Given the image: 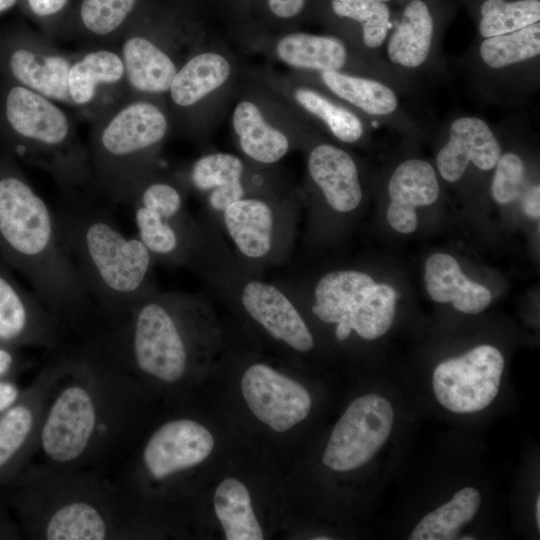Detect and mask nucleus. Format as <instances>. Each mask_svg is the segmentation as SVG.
<instances>
[{
  "instance_id": "obj_1",
  "label": "nucleus",
  "mask_w": 540,
  "mask_h": 540,
  "mask_svg": "<svg viewBox=\"0 0 540 540\" xmlns=\"http://www.w3.org/2000/svg\"><path fill=\"white\" fill-rule=\"evenodd\" d=\"M0 257L31 284L40 302L57 312L85 305L83 289L63 243L55 212L18 162L0 152Z\"/></svg>"
},
{
  "instance_id": "obj_2",
  "label": "nucleus",
  "mask_w": 540,
  "mask_h": 540,
  "mask_svg": "<svg viewBox=\"0 0 540 540\" xmlns=\"http://www.w3.org/2000/svg\"><path fill=\"white\" fill-rule=\"evenodd\" d=\"M90 197L66 198L55 212L61 237L88 297L125 313L155 286V261L137 235L124 234L108 209Z\"/></svg>"
},
{
  "instance_id": "obj_3",
  "label": "nucleus",
  "mask_w": 540,
  "mask_h": 540,
  "mask_svg": "<svg viewBox=\"0 0 540 540\" xmlns=\"http://www.w3.org/2000/svg\"><path fill=\"white\" fill-rule=\"evenodd\" d=\"M0 152L49 174L66 198L93 195L87 145L67 108L0 75Z\"/></svg>"
},
{
  "instance_id": "obj_4",
  "label": "nucleus",
  "mask_w": 540,
  "mask_h": 540,
  "mask_svg": "<svg viewBox=\"0 0 540 540\" xmlns=\"http://www.w3.org/2000/svg\"><path fill=\"white\" fill-rule=\"evenodd\" d=\"M172 134L166 105L145 97H130L90 122L93 194L129 205L138 188L161 168V154Z\"/></svg>"
},
{
  "instance_id": "obj_5",
  "label": "nucleus",
  "mask_w": 540,
  "mask_h": 540,
  "mask_svg": "<svg viewBox=\"0 0 540 540\" xmlns=\"http://www.w3.org/2000/svg\"><path fill=\"white\" fill-rule=\"evenodd\" d=\"M214 15L197 0H142L118 42L130 95L165 104L181 64L213 33Z\"/></svg>"
},
{
  "instance_id": "obj_6",
  "label": "nucleus",
  "mask_w": 540,
  "mask_h": 540,
  "mask_svg": "<svg viewBox=\"0 0 540 540\" xmlns=\"http://www.w3.org/2000/svg\"><path fill=\"white\" fill-rule=\"evenodd\" d=\"M246 69L237 51L214 32L195 47L165 96L173 134L206 141L229 114Z\"/></svg>"
},
{
  "instance_id": "obj_7",
  "label": "nucleus",
  "mask_w": 540,
  "mask_h": 540,
  "mask_svg": "<svg viewBox=\"0 0 540 540\" xmlns=\"http://www.w3.org/2000/svg\"><path fill=\"white\" fill-rule=\"evenodd\" d=\"M191 267L216 296L234 301L276 341L299 352L313 348V336L292 298L281 286L245 268L211 224L204 223L202 242Z\"/></svg>"
},
{
  "instance_id": "obj_8",
  "label": "nucleus",
  "mask_w": 540,
  "mask_h": 540,
  "mask_svg": "<svg viewBox=\"0 0 540 540\" xmlns=\"http://www.w3.org/2000/svg\"><path fill=\"white\" fill-rule=\"evenodd\" d=\"M189 188L178 171L162 168L136 191L129 205L133 209L137 237L155 263L190 266L203 237L202 223L186 210Z\"/></svg>"
},
{
  "instance_id": "obj_9",
  "label": "nucleus",
  "mask_w": 540,
  "mask_h": 540,
  "mask_svg": "<svg viewBox=\"0 0 540 540\" xmlns=\"http://www.w3.org/2000/svg\"><path fill=\"white\" fill-rule=\"evenodd\" d=\"M231 134L240 155L260 166H276L311 139L309 122L246 69L229 111Z\"/></svg>"
},
{
  "instance_id": "obj_10",
  "label": "nucleus",
  "mask_w": 540,
  "mask_h": 540,
  "mask_svg": "<svg viewBox=\"0 0 540 540\" xmlns=\"http://www.w3.org/2000/svg\"><path fill=\"white\" fill-rule=\"evenodd\" d=\"M239 262L260 273L286 261L294 242L296 191L252 194L229 204L219 215Z\"/></svg>"
},
{
  "instance_id": "obj_11",
  "label": "nucleus",
  "mask_w": 540,
  "mask_h": 540,
  "mask_svg": "<svg viewBox=\"0 0 540 540\" xmlns=\"http://www.w3.org/2000/svg\"><path fill=\"white\" fill-rule=\"evenodd\" d=\"M190 293L164 292L153 286L125 313L130 314L129 343L138 368L161 381L175 382L185 373L188 346L182 318Z\"/></svg>"
},
{
  "instance_id": "obj_12",
  "label": "nucleus",
  "mask_w": 540,
  "mask_h": 540,
  "mask_svg": "<svg viewBox=\"0 0 540 540\" xmlns=\"http://www.w3.org/2000/svg\"><path fill=\"white\" fill-rule=\"evenodd\" d=\"M312 296V313L337 324L336 338L344 341L352 330L366 340L384 335L392 325L398 294L364 272L335 270L317 281Z\"/></svg>"
},
{
  "instance_id": "obj_13",
  "label": "nucleus",
  "mask_w": 540,
  "mask_h": 540,
  "mask_svg": "<svg viewBox=\"0 0 540 540\" xmlns=\"http://www.w3.org/2000/svg\"><path fill=\"white\" fill-rule=\"evenodd\" d=\"M74 55L40 30L0 32V75L70 110L67 76Z\"/></svg>"
},
{
  "instance_id": "obj_14",
  "label": "nucleus",
  "mask_w": 540,
  "mask_h": 540,
  "mask_svg": "<svg viewBox=\"0 0 540 540\" xmlns=\"http://www.w3.org/2000/svg\"><path fill=\"white\" fill-rule=\"evenodd\" d=\"M189 191L205 200L215 217L231 203L245 196L278 192L287 185L276 166H260L228 152H210L178 170Z\"/></svg>"
},
{
  "instance_id": "obj_15",
  "label": "nucleus",
  "mask_w": 540,
  "mask_h": 540,
  "mask_svg": "<svg viewBox=\"0 0 540 540\" xmlns=\"http://www.w3.org/2000/svg\"><path fill=\"white\" fill-rule=\"evenodd\" d=\"M504 358L492 345H480L466 354L439 363L432 376L437 401L457 414L476 413L498 394Z\"/></svg>"
},
{
  "instance_id": "obj_16",
  "label": "nucleus",
  "mask_w": 540,
  "mask_h": 540,
  "mask_svg": "<svg viewBox=\"0 0 540 540\" xmlns=\"http://www.w3.org/2000/svg\"><path fill=\"white\" fill-rule=\"evenodd\" d=\"M394 423L390 402L378 394L356 398L333 428L322 461L335 471H350L370 461L389 438Z\"/></svg>"
},
{
  "instance_id": "obj_17",
  "label": "nucleus",
  "mask_w": 540,
  "mask_h": 540,
  "mask_svg": "<svg viewBox=\"0 0 540 540\" xmlns=\"http://www.w3.org/2000/svg\"><path fill=\"white\" fill-rule=\"evenodd\" d=\"M71 109L89 123L132 97L118 45L82 46L67 76Z\"/></svg>"
},
{
  "instance_id": "obj_18",
  "label": "nucleus",
  "mask_w": 540,
  "mask_h": 540,
  "mask_svg": "<svg viewBox=\"0 0 540 540\" xmlns=\"http://www.w3.org/2000/svg\"><path fill=\"white\" fill-rule=\"evenodd\" d=\"M249 73L279 95L296 113L309 122L317 120L338 140L359 141L364 127L359 117L329 98L294 72L279 73L270 65L248 68Z\"/></svg>"
},
{
  "instance_id": "obj_19",
  "label": "nucleus",
  "mask_w": 540,
  "mask_h": 540,
  "mask_svg": "<svg viewBox=\"0 0 540 540\" xmlns=\"http://www.w3.org/2000/svg\"><path fill=\"white\" fill-rule=\"evenodd\" d=\"M241 389L251 412L277 432L304 420L311 409V397L301 384L265 364L245 371Z\"/></svg>"
},
{
  "instance_id": "obj_20",
  "label": "nucleus",
  "mask_w": 540,
  "mask_h": 540,
  "mask_svg": "<svg viewBox=\"0 0 540 540\" xmlns=\"http://www.w3.org/2000/svg\"><path fill=\"white\" fill-rule=\"evenodd\" d=\"M242 50L261 54L294 72H343L349 60V52L342 39L298 29L257 38Z\"/></svg>"
},
{
  "instance_id": "obj_21",
  "label": "nucleus",
  "mask_w": 540,
  "mask_h": 540,
  "mask_svg": "<svg viewBox=\"0 0 540 540\" xmlns=\"http://www.w3.org/2000/svg\"><path fill=\"white\" fill-rule=\"evenodd\" d=\"M313 0H219L214 12L242 49L260 37L298 29Z\"/></svg>"
},
{
  "instance_id": "obj_22",
  "label": "nucleus",
  "mask_w": 540,
  "mask_h": 540,
  "mask_svg": "<svg viewBox=\"0 0 540 540\" xmlns=\"http://www.w3.org/2000/svg\"><path fill=\"white\" fill-rule=\"evenodd\" d=\"M96 423L92 398L80 386L62 391L53 403L41 433L44 452L56 462H70L87 447Z\"/></svg>"
},
{
  "instance_id": "obj_23",
  "label": "nucleus",
  "mask_w": 540,
  "mask_h": 540,
  "mask_svg": "<svg viewBox=\"0 0 540 540\" xmlns=\"http://www.w3.org/2000/svg\"><path fill=\"white\" fill-rule=\"evenodd\" d=\"M214 448L211 433L201 424L179 419L163 424L148 440L143 460L155 479L203 462Z\"/></svg>"
},
{
  "instance_id": "obj_24",
  "label": "nucleus",
  "mask_w": 540,
  "mask_h": 540,
  "mask_svg": "<svg viewBox=\"0 0 540 540\" xmlns=\"http://www.w3.org/2000/svg\"><path fill=\"white\" fill-rule=\"evenodd\" d=\"M311 140L302 148L309 182L335 212L344 214L354 211L362 201L355 161L340 147L325 142L314 144Z\"/></svg>"
},
{
  "instance_id": "obj_25",
  "label": "nucleus",
  "mask_w": 540,
  "mask_h": 540,
  "mask_svg": "<svg viewBox=\"0 0 540 540\" xmlns=\"http://www.w3.org/2000/svg\"><path fill=\"white\" fill-rule=\"evenodd\" d=\"M500 156V145L486 122L461 117L450 127L449 140L437 155V167L446 181L454 182L464 174L470 161L487 171L495 167Z\"/></svg>"
},
{
  "instance_id": "obj_26",
  "label": "nucleus",
  "mask_w": 540,
  "mask_h": 540,
  "mask_svg": "<svg viewBox=\"0 0 540 540\" xmlns=\"http://www.w3.org/2000/svg\"><path fill=\"white\" fill-rule=\"evenodd\" d=\"M388 192L390 204L387 220L394 230L408 234L417 227L415 209L437 200L439 184L429 163L410 159L395 169L388 184Z\"/></svg>"
},
{
  "instance_id": "obj_27",
  "label": "nucleus",
  "mask_w": 540,
  "mask_h": 540,
  "mask_svg": "<svg viewBox=\"0 0 540 540\" xmlns=\"http://www.w3.org/2000/svg\"><path fill=\"white\" fill-rule=\"evenodd\" d=\"M142 0H76L63 38L82 46L118 45Z\"/></svg>"
},
{
  "instance_id": "obj_28",
  "label": "nucleus",
  "mask_w": 540,
  "mask_h": 540,
  "mask_svg": "<svg viewBox=\"0 0 540 540\" xmlns=\"http://www.w3.org/2000/svg\"><path fill=\"white\" fill-rule=\"evenodd\" d=\"M424 278L426 289L434 301L451 302L460 312L477 314L491 303V292L468 279L456 259L449 254H432L426 261Z\"/></svg>"
},
{
  "instance_id": "obj_29",
  "label": "nucleus",
  "mask_w": 540,
  "mask_h": 540,
  "mask_svg": "<svg viewBox=\"0 0 540 540\" xmlns=\"http://www.w3.org/2000/svg\"><path fill=\"white\" fill-rule=\"evenodd\" d=\"M41 304L0 265V345L12 347L40 337L44 317Z\"/></svg>"
},
{
  "instance_id": "obj_30",
  "label": "nucleus",
  "mask_w": 540,
  "mask_h": 540,
  "mask_svg": "<svg viewBox=\"0 0 540 540\" xmlns=\"http://www.w3.org/2000/svg\"><path fill=\"white\" fill-rule=\"evenodd\" d=\"M433 27V18L427 5L421 0L409 2L400 24L389 40L390 60L405 67L420 66L429 54Z\"/></svg>"
},
{
  "instance_id": "obj_31",
  "label": "nucleus",
  "mask_w": 540,
  "mask_h": 540,
  "mask_svg": "<svg viewBox=\"0 0 540 540\" xmlns=\"http://www.w3.org/2000/svg\"><path fill=\"white\" fill-rule=\"evenodd\" d=\"M315 73L329 92L367 114L386 115L397 108L395 93L378 81L340 71Z\"/></svg>"
},
{
  "instance_id": "obj_32",
  "label": "nucleus",
  "mask_w": 540,
  "mask_h": 540,
  "mask_svg": "<svg viewBox=\"0 0 540 540\" xmlns=\"http://www.w3.org/2000/svg\"><path fill=\"white\" fill-rule=\"evenodd\" d=\"M216 515L227 540H262L261 526L255 517L250 494L239 480L227 478L216 488Z\"/></svg>"
},
{
  "instance_id": "obj_33",
  "label": "nucleus",
  "mask_w": 540,
  "mask_h": 540,
  "mask_svg": "<svg viewBox=\"0 0 540 540\" xmlns=\"http://www.w3.org/2000/svg\"><path fill=\"white\" fill-rule=\"evenodd\" d=\"M481 495L473 487L459 490L452 499L425 515L411 532L410 540L455 539L462 527L473 520Z\"/></svg>"
},
{
  "instance_id": "obj_34",
  "label": "nucleus",
  "mask_w": 540,
  "mask_h": 540,
  "mask_svg": "<svg viewBox=\"0 0 540 540\" xmlns=\"http://www.w3.org/2000/svg\"><path fill=\"white\" fill-rule=\"evenodd\" d=\"M50 540H101L107 535L101 514L87 503L67 504L57 510L46 527Z\"/></svg>"
},
{
  "instance_id": "obj_35",
  "label": "nucleus",
  "mask_w": 540,
  "mask_h": 540,
  "mask_svg": "<svg viewBox=\"0 0 540 540\" xmlns=\"http://www.w3.org/2000/svg\"><path fill=\"white\" fill-rule=\"evenodd\" d=\"M540 53V24L536 22L519 30L486 38L480 46L483 61L502 68L533 58Z\"/></svg>"
},
{
  "instance_id": "obj_36",
  "label": "nucleus",
  "mask_w": 540,
  "mask_h": 540,
  "mask_svg": "<svg viewBox=\"0 0 540 540\" xmlns=\"http://www.w3.org/2000/svg\"><path fill=\"white\" fill-rule=\"evenodd\" d=\"M479 32L488 38L510 33L540 20L539 0H486L480 8Z\"/></svg>"
},
{
  "instance_id": "obj_37",
  "label": "nucleus",
  "mask_w": 540,
  "mask_h": 540,
  "mask_svg": "<svg viewBox=\"0 0 540 540\" xmlns=\"http://www.w3.org/2000/svg\"><path fill=\"white\" fill-rule=\"evenodd\" d=\"M332 14L338 19L354 21L361 26L362 41L368 48L384 42L390 27V11L380 0H329Z\"/></svg>"
},
{
  "instance_id": "obj_38",
  "label": "nucleus",
  "mask_w": 540,
  "mask_h": 540,
  "mask_svg": "<svg viewBox=\"0 0 540 540\" xmlns=\"http://www.w3.org/2000/svg\"><path fill=\"white\" fill-rule=\"evenodd\" d=\"M33 422V412L26 404L15 403L0 415V472L25 445Z\"/></svg>"
},
{
  "instance_id": "obj_39",
  "label": "nucleus",
  "mask_w": 540,
  "mask_h": 540,
  "mask_svg": "<svg viewBox=\"0 0 540 540\" xmlns=\"http://www.w3.org/2000/svg\"><path fill=\"white\" fill-rule=\"evenodd\" d=\"M76 0H22L39 30L55 39L63 38Z\"/></svg>"
},
{
  "instance_id": "obj_40",
  "label": "nucleus",
  "mask_w": 540,
  "mask_h": 540,
  "mask_svg": "<svg viewBox=\"0 0 540 540\" xmlns=\"http://www.w3.org/2000/svg\"><path fill=\"white\" fill-rule=\"evenodd\" d=\"M492 182L493 198L501 204H507L518 198L525 178V167L519 156L505 153L496 163Z\"/></svg>"
},
{
  "instance_id": "obj_41",
  "label": "nucleus",
  "mask_w": 540,
  "mask_h": 540,
  "mask_svg": "<svg viewBox=\"0 0 540 540\" xmlns=\"http://www.w3.org/2000/svg\"><path fill=\"white\" fill-rule=\"evenodd\" d=\"M522 208L524 213L533 218L538 219L540 216V187L533 185L523 195Z\"/></svg>"
},
{
  "instance_id": "obj_42",
  "label": "nucleus",
  "mask_w": 540,
  "mask_h": 540,
  "mask_svg": "<svg viewBox=\"0 0 540 540\" xmlns=\"http://www.w3.org/2000/svg\"><path fill=\"white\" fill-rule=\"evenodd\" d=\"M18 398V387L10 381L0 380V415L13 406Z\"/></svg>"
},
{
  "instance_id": "obj_43",
  "label": "nucleus",
  "mask_w": 540,
  "mask_h": 540,
  "mask_svg": "<svg viewBox=\"0 0 540 540\" xmlns=\"http://www.w3.org/2000/svg\"><path fill=\"white\" fill-rule=\"evenodd\" d=\"M14 363L12 347L0 345V377L8 374L13 369Z\"/></svg>"
},
{
  "instance_id": "obj_44",
  "label": "nucleus",
  "mask_w": 540,
  "mask_h": 540,
  "mask_svg": "<svg viewBox=\"0 0 540 540\" xmlns=\"http://www.w3.org/2000/svg\"><path fill=\"white\" fill-rule=\"evenodd\" d=\"M20 0H0V14L13 8Z\"/></svg>"
},
{
  "instance_id": "obj_45",
  "label": "nucleus",
  "mask_w": 540,
  "mask_h": 540,
  "mask_svg": "<svg viewBox=\"0 0 540 540\" xmlns=\"http://www.w3.org/2000/svg\"><path fill=\"white\" fill-rule=\"evenodd\" d=\"M535 519L538 529L540 528V497L538 496L535 503Z\"/></svg>"
},
{
  "instance_id": "obj_46",
  "label": "nucleus",
  "mask_w": 540,
  "mask_h": 540,
  "mask_svg": "<svg viewBox=\"0 0 540 540\" xmlns=\"http://www.w3.org/2000/svg\"><path fill=\"white\" fill-rule=\"evenodd\" d=\"M200 1L208 6H210L212 9L216 6V4L219 2V0H197Z\"/></svg>"
},
{
  "instance_id": "obj_47",
  "label": "nucleus",
  "mask_w": 540,
  "mask_h": 540,
  "mask_svg": "<svg viewBox=\"0 0 540 540\" xmlns=\"http://www.w3.org/2000/svg\"><path fill=\"white\" fill-rule=\"evenodd\" d=\"M330 538L328 537H317L315 538V540H329Z\"/></svg>"
},
{
  "instance_id": "obj_48",
  "label": "nucleus",
  "mask_w": 540,
  "mask_h": 540,
  "mask_svg": "<svg viewBox=\"0 0 540 540\" xmlns=\"http://www.w3.org/2000/svg\"><path fill=\"white\" fill-rule=\"evenodd\" d=\"M461 539H463V540L470 539L471 540V539H474V537H462Z\"/></svg>"
},
{
  "instance_id": "obj_49",
  "label": "nucleus",
  "mask_w": 540,
  "mask_h": 540,
  "mask_svg": "<svg viewBox=\"0 0 540 540\" xmlns=\"http://www.w3.org/2000/svg\"><path fill=\"white\" fill-rule=\"evenodd\" d=\"M380 1H382V2H388V1H390V0H380Z\"/></svg>"
}]
</instances>
